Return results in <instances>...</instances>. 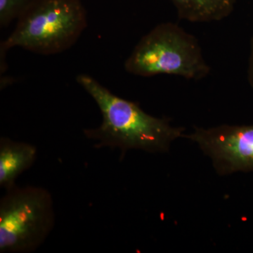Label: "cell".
<instances>
[{"instance_id": "4", "label": "cell", "mask_w": 253, "mask_h": 253, "mask_svg": "<svg viewBox=\"0 0 253 253\" xmlns=\"http://www.w3.org/2000/svg\"><path fill=\"white\" fill-rule=\"evenodd\" d=\"M54 201L36 186L6 190L0 201V253L34 252L54 228Z\"/></svg>"}, {"instance_id": "3", "label": "cell", "mask_w": 253, "mask_h": 253, "mask_svg": "<svg viewBox=\"0 0 253 253\" xmlns=\"http://www.w3.org/2000/svg\"><path fill=\"white\" fill-rule=\"evenodd\" d=\"M87 26L81 0H42L18 20L14 31L1 44L4 56L13 47L43 55L66 51Z\"/></svg>"}, {"instance_id": "6", "label": "cell", "mask_w": 253, "mask_h": 253, "mask_svg": "<svg viewBox=\"0 0 253 253\" xmlns=\"http://www.w3.org/2000/svg\"><path fill=\"white\" fill-rule=\"evenodd\" d=\"M38 151L33 145L1 137L0 139V186L9 190L16 186V179L33 166Z\"/></svg>"}, {"instance_id": "7", "label": "cell", "mask_w": 253, "mask_h": 253, "mask_svg": "<svg viewBox=\"0 0 253 253\" xmlns=\"http://www.w3.org/2000/svg\"><path fill=\"white\" fill-rule=\"evenodd\" d=\"M178 16L192 23L219 21L230 16L236 0H171Z\"/></svg>"}, {"instance_id": "1", "label": "cell", "mask_w": 253, "mask_h": 253, "mask_svg": "<svg viewBox=\"0 0 253 253\" xmlns=\"http://www.w3.org/2000/svg\"><path fill=\"white\" fill-rule=\"evenodd\" d=\"M76 81L102 115L101 126L84 131L88 139L97 141L98 147L118 148L123 152L129 149L164 152L173 141L184 136V128L148 114L136 103L113 94L94 78L81 74Z\"/></svg>"}, {"instance_id": "9", "label": "cell", "mask_w": 253, "mask_h": 253, "mask_svg": "<svg viewBox=\"0 0 253 253\" xmlns=\"http://www.w3.org/2000/svg\"><path fill=\"white\" fill-rule=\"evenodd\" d=\"M248 80L250 85L253 89V36L251 40L250 44V56L249 60V66H248Z\"/></svg>"}, {"instance_id": "8", "label": "cell", "mask_w": 253, "mask_h": 253, "mask_svg": "<svg viewBox=\"0 0 253 253\" xmlns=\"http://www.w3.org/2000/svg\"><path fill=\"white\" fill-rule=\"evenodd\" d=\"M42 0H0V26L6 27L19 19Z\"/></svg>"}, {"instance_id": "2", "label": "cell", "mask_w": 253, "mask_h": 253, "mask_svg": "<svg viewBox=\"0 0 253 253\" xmlns=\"http://www.w3.org/2000/svg\"><path fill=\"white\" fill-rule=\"evenodd\" d=\"M125 68L141 77L170 75L190 81H201L211 72L196 37L173 23L158 24L143 36Z\"/></svg>"}, {"instance_id": "5", "label": "cell", "mask_w": 253, "mask_h": 253, "mask_svg": "<svg viewBox=\"0 0 253 253\" xmlns=\"http://www.w3.org/2000/svg\"><path fill=\"white\" fill-rule=\"evenodd\" d=\"M184 136L199 145L221 175L253 172V125L196 127Z\"/></svg>"}]
</instances>
